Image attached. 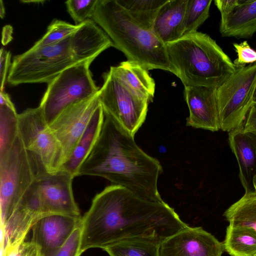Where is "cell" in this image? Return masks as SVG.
Wrapping results in <instances>:
<instances>
[{
    "label": "cell",
    "mask_w": 256,
    "mask_h": 256,
    "mask_svg": "<svg viewBox=\"0 0 256 256\" xmlns=\"http://www.w3.org/2000/svg\"><path fill=\"white\" fill-rule=\"evenodd\" d=\"M98 0H68L65 2L68 12L75 24L92 19Z\"/></svg>",
    "instance_id": "29"
},
{
    "label": "cell",
    "mask_w": 256,
    "mask_h": 256,
    "mask_svg": "<svg viewBox=\"0 0 256 256\" xmlns=\"http://www.w3.org/2000/svg\"><path fill=\"white\" fill-rule=\"evenodd\" d=\"M92 61H83L68 67L48 84L39 106L48 124L68 106L98 92L90 70Z\"/></svg>",
    "instance_id": "8"
},
{
    "label": "cell",
    "mask_w": 256,
    "mask_h": 256,
    "mask_svg": "<svg viewBox=\"0 0 256 256\" xmlns=\"http://www.w3.org/2000/svg\"><path fill=\"white\" fill-rule=\"evenodd\" d=\"M45 1H42V0H36V1H24V0H22V2H44Z\"/></svg>",
    "instance_id": "37"
},
{
    "label": "cell",
    "mask_w": 256,
    "mask_h": 256,
    "mask_svg": "<svg viewBox=\"0 0 256 256\" xmlns=\"http://www.w3.org/2000/svg\"><path fill=\"white\" fill-rule=\"evenodd\" d=\"M82 217L62 214L41 216L32 228L31 241L42 256H52L82 223Z\"/></svg>",
    "instance_id": "14"
},
{
    "label": "cell",
    "mask_w": 256,
    "mask_h": 256,
    "mask_svg": "<svg viewBox=\"0 0 256 256\" xmlns=\"http://www.w3.org/2000/svg\"><path fill=\"white\" fill-rule=\"evenodd\" d=\"M11 54L2 48L0 54V92L4 91L6 78H8L12 63L10 62Z\"/></svg>",
    "instance_id": "33"
},
{
    "label": "cell",
    "mask_w": 256,
    "mask_h": 256,
    "mask_svg": "<svg viewBox=\"0 0 256 256\" xmlns=\"http://www.w3.org/2000/svg\"><path fill=\"white\" fill-rule=\"evenodd\" d=\"M12 29L10 26H6L4 27L2 32V43L4 45L6 44L12 39Z\"/></svg>",
    "instance_id": "35"
},
{
    "label": "cell",
    "mask_w": 256,
    "mask_h": 256,
    "mask_svg": "<svg viewBox=\"0 0 256 256\" xmlns=\"http://www.w3.org/2000/svg\"><path fill=\"white\" fill-rule=\"evenodd\" d=\"M166 46L172 72L184 86L217 88L238 68L206 34L192 33Z\"/></svg>",
    "instance_id": "4"
},
{
    "label": "cell",
    "mask_w": 256,
    "mask_h": 256,
    "mask_svg": "<svg viewBox=\"0 0 256 256\" xmlns=\"http://www.w3.org/2000/svg\"><path fill=\"white\" fill-rule=\"evenodd\" d=\"M224 216L230 226L250 228L256 231V192L245 193L225 211Z\"/></svg>",
    "instance_id": "24"
},
{
    "label": "cell",
    "mask_w": 256,
    "mask_h": 256,
    "mask_svg": "<svg viewBox=\"0 0 256 256\" xmlns=\"http://www.w3.org/2000/svg\"><path fill=\"white\" fill-rule=\"evenodd\" d=\"M92 20L128 60L148 70L160 69L172 72L166 44L152 30L136 22L116 0H98Z\"/></svg>",
    "instance_id": "3"
},
{
    "label": "cell",
    "mask_w": 256,
    "mask_h": 256,
    "mask_svg": "<svg viewBox=\"0 0 256 256\" xmlns=\"http://www.w3.org/2000/svg\"><path fill=\"white\" fill-rule=\"evenodd\" d=\"M244 124L228 132V142L238 164L245 193H254L256 192V134L245 130Z\"/></svg>",
    "instance_id": "16"
},
{
    "label": "cell",
    "mask_w": 256,
    "mask_h": 256,
    "mask_svg": "<svg viewBox=\"0 0 256 256\" xmlns=\"http://www.w3.org/2000/svg\"><path fill=\"white\" fill-rule=\"evenodd\" d=\"M70 36L52 45L34 48L15 56L7 80L12 86L48 84L64 70L78 62L71 46Z\"/></svg>",
    "instance_id": "5"
},
{
    "label": "cell",
    "mask_w": 256,
    "mask_h": 256,
    "mask_svg": "<svg viewBox=\"0 0 256 256\" xmlns=\"http://www.w3.org/2000/svg\"><path fill=\"white\" fill-rule=\"evenodd\" d=\"M233 46L238 55L234 63L238 68L256 62V50L252 48L246 41L240 44L234 43Z\"/></svg>",
    "instance_id": "31"
},
{
    "label": "cell",
    "mask_w": 256,
    "mask_h": 256,
    "mask_svg": "<svg viewBox=\"0 0 256 256\" xmlns=\"http://www.w3.org/2000/svg\"><path fill=\"white\" fill-rule=\"evenodd\" d=\"M104 120V112L102 104L98 108L90 122L68 160L62 169L70 172L74 178L82 164L94 145L100 134Z\"/></svg>",
    "instance_id": "21"
},
{
    "label": "cell",
    "mask_w": 256,
    "mask_h": 256,
    "mask_svg": "<svg viewBox=\"0 0 256 256\" xmlns=\"http://www.w3.org/2000/svg\"><path fill=\"white\" fill-rule=\"evenodd\" d=\"M216 88L184 86V97L189 110L187 126L212 132L220 129Z\"/></svg>",
    "instance_id": "15"
},
{
    "label": "cell",
    "mask_w": 256,
    "mask_h": 256,
    "mask_svg": "<svg viewBox=\"0 0 256 256\" xmlns=\"http://www.w3.org/2000/svg\"><path fill=\"white\" fill-rule=\"evenodd\" d=\"M188 226L163 200L146 198L111 184L94 196L82 217L80 250L102 249L132 238L150 240L160 244Z\"/></svg>",
    "instance_id": "1"
},
{
    "label": "cell",
    "mask_w": 256,
    "mask_h": 256,
    "mask_svg": "<svg viewBox=\"0 0 256 256\" xmlns=\"http://www.w3.org/2000/svg\"><path fill=\"white\" fill-rule=\"evenodd\" d=\"M212 2V0H188L183 36L197 32L198 28L209 17Z\"/></svg>",
    "instance_id": "27"
},
{
    "label": "cell",
    "mask_w": 256,
    "mask_h": 256,
    "mask_svg": "<svg viewBox=\"0 0 256 256\" xmlns=\"http://www.w3.org/2000/svg\"><path fill=\"white\" fill-rule=\"evenodd\" d=\"M71 46L78 62L94 60L113 44L106 32L92 19L80 24L70 36Z\"/></svg>",
    "instance_id": "17"
},
{
    "label": "cell",
    "mask_w": 256,
    "mask_h": 256,
    "mask_svg": "<svg viewBox=\"0 0 256 256\" xmlns=\"http://www.w3.org/2000/svg\"><path fill=\"white\" fill-rule=\"evenodd\" d=\"M110 70L136 94L149 102L152 101L155 82L147 70L129 60L111 66Z\"/></svg>",
    "instance_id": "20"
},
{
    "label": "cell",
    "mask_w": 256,
    "mask_h": 256,
    "mask_svg": "<svg viewBox=\"0 0 256 256\" xmlns=\"http://www.w3.org/2000/svg\"><path fill=\"white\" fill-rule=\"evenodd\" d=\"M220 30L224 37L252 38L256 32V0H240L232 12L220 20Z\"/></svg>",
    "instance_id": "19"
},
{
    "label": "cell",
    "mask_w": 256,
    "mask_h": 256,
    "mask_svg": "<svg viewBox=\"0 0 256 256\" xmlns=\"http://www.w3.org/2000/svg\"><path fill=\"white\" fill-rule=\"evenodd\" d=\"M37 176L36 170L18 136L0 156V228L8 218Z\"/></svg>",
    "instance_id": "7"
},
{
    "label": "cell",
    "mask_w": 256,
    "mask_h": 256,
    "mask_svg": "<svg viewBox=\"0 0 256 256\" xmlns=\"http://www.w3.org/2000/svg\"><path fill=\"white\" fill-rule=\"evenodd\" d=\"M16 108L8 94L0 92V156L6 153L18 136Z\"/></svg>",
    "instance_id": "23"
},
{
    "label": "cell",
    "mask_w": 256,
    "mask_h": 256,
    "mask_svg": "<svg viewBox=\"0 0 256 256\" xmlns=\"http://www.w3.org/2000/svg\"><path fill=\"white\" fill-rule=\"evenodd\" d=\"M74 178L64 169L38 176L22 198L35 205L42 216L56 214L80 216L73 194Z\"/></svg>",
    "instance_id": "11"
},
{
    "label": "cell",
    "mask_w": 256,
    "mask_h": 256,
    "mask_svg": "<svg viewBox=\"0 0 256 256\" xmlns=\"http://www.w3.org/2000/svg\"><path fill=\"white\" fill-rule=\"evenodd\" d=\"M160 244L144 238L127 239L102 248L110 256H160Z\"/></svg>",
    "instance_id": "25"
},
{
    "label": "cell",
    "mask_w": 256,
    "mask_h": 256,
    "mask_svg": "<svg viewBox=\"0 0 256 256\" xmlns=\"http://www.w3.org/2000/svg\"><path fill=\"white\" fill-rule=\"evenodd\" d=\"M18 136L36 170V176L62 169L61 145L40 106L18 114Z\"/></svg>",
    "instance_id": "6"
},
{
    "label": "cell",
    "mask_w": 256,
    "mask_h": 256,
    "mask_svg": "<svg viewBox=\"0 0 256 256\" xmlns=\"http://www.w3.org/2000/svg\"><path fill=\"white\" fill-rule=\"evenodd\" d=\"M79 28V25L72 24L66 22L55 19L48 26L46 34L34 43L33 48L57 44L71 36Z\"/></svg>",
    "instance_id": "28"
},
{
    "label": "cell",
    "mask_w": 256,
    "mask_h": 256,
    "mask_svg": "<svg viewBox=\"0 0 256 256\" xmlns=\"http://www.w3.org/2000/svg\"><path fill=\"white\" fill-rule=\"evenodd\" d=\"M222 243L230 256H256V231L252 228L229 225Z\"/></svg>",
    "instance_id": "22"
},
{
    "label": "cell",
    "mask_w": 256,
    "mask_h": 256,
    "mask_svg": "<svg viewBox=\"0 0 256 256\" xmlns=\"http://www.w3.org/2000/svg\"><path fill=\"white\" fill-rule=\"evenodd\" d=\"M168 0H116L136 22L152 30L158 11Z\"/></svg>",
    "instance_id": "26"
},
{
    "label": "cell",
    "mask_w": 256,
    "mask_h": 256,
    "mask_svg": "<svg viewBox=\"0 0 256 256\" xmlns=\"http://www.w3.org/2000/svg\"><path fill=\"white\" fill-rule=\"evenodd\" d=\"M103 78L99 96L104 112L134 136L146 118L149 102L134 92L111 70Z\"/></svg>",
    "instance_id": "10"
},
{
    "label": "cell",
    "mask_w": 256,
    "mask_h": 256,
    "mask_svg": "<svg viewBox=\"0 0 256 256\" xmlns=\"http://www.w3.org/2000/svg\"><path fill=\"white\" fill-rule=\"evenodd\" d=\"M223 243L202 227L188 226L163 241L160 256H222Z\"/></svg>",
    "instance_id": "13"
},
{
    "label": "cell",
    "mask_w": 256,
    "mask_h": 256,
    "mask_svg": "<svg viewBox=\"0 0 256 256\" xmlns=\"http://www.w3.org/2000/svg\"><path fill=\"white\" fill-rule=\"evenodd\" d=\"M82 223L72 232L64 245L52 256H80Z\"/></svg>",
    "instance_id": "30"
},
{
    "label": "cell",
    "mask_w": 256,
    "mask_h": 256,
    "mask_svg": "<svg viewBox=\"0 0 256 256\" xmlns=\"http://www.w3.org/2000/svg\"><path fill=\"white\" fill-rule=\"evenodd\" d=\"M6 256H42L38 247L31 240L24 242Z\"/></svg>",
    "instance_id": "32"
},
{
    "label": "cell",
    "mask_w": 256,
    "mask_h": 256,
    "mask_svg": "<svg viewBox=\"0 0 256 256\" xmlns=\"http://www.w3.org/2000/svg\"><path fill=\"white\" fill-rule=\"evenodd\" d=\"M5 10L2 0L0 1V16L2 18L4 16Z\"/></svg>",
    "instance_id": "36"
},
{
    "label": "cell",
    "mask_w": 256,
    "mask_h": 256,
    "mask_svg": "<svg viewBox=\"0 0 256 256\" xmlns=\"http://www.w3.org/2000/svg\"><path fill=\"white\" fill-rule=\"evenodd\" d=\"M240 0H216L214 4L220 13V20L230 14L239 4Z\"/></svg>",
    "instance_id": "34"
},
{
    "label": "cell",
    "mask_w": 256,
    "mask_h": 256,
    "mask_svg": "<svg viewBox=\"0 0 256 256\" xmlns=\"http://www.w3.org/2000/svg\"><path fill=\"white\" fill-rule=\"evenodd\" d=\"M100 105L98 90L94 96L68 106L49 124L61 145L63 165L70 158Z\"/></svg>",
    "instance_id": "12"
},
{
    "label": "cell",
    "mask_w": 256,
    "mask_h": 256,
    "mask_svg": "<svg viewBox=\"0 0 256 256\" xmlns=\"http://www.w3.org/2000/svg\"><path fill=\"white\" fill-rule=\"evenodd\" d=\"M187 2L188 0H168L158 11L152 31L164 44L182 37Z\"/></svg>",
    "instance_id": "18"
},
{
    "label": "cell",
    "mask_w": 256,
    "mask_h": 256,
    "mask_svg": "<svg viewBox=\"0 0 256 256\" xmlns=\"http://www.w3.org/2000/svg\"><path fill=\"white\" fill-rule=\"evenodd\" d=\"M162 172L159 161L144 152L134 136L104 112L99 136L76 176L102 177L142 197L161 201L158 182Z\"/></svg>",
    "instance_id": "2"
},
{
    "label": "cell",
    "mask_w": 256,
    "mask_h": 256,
    "mask_svg": "<svg viewBox=\"0 0 256 256\" xmlns=\"http://www.w3.org/2000/svg\"><path fill=\"white\" fill-rule=\"evenodd\" d=\"M256 62L238 68L216 88L220 129L230 132L244 124L254 104Z\"/></svg>",
    "instance_id": "9"
}]
</instances>
